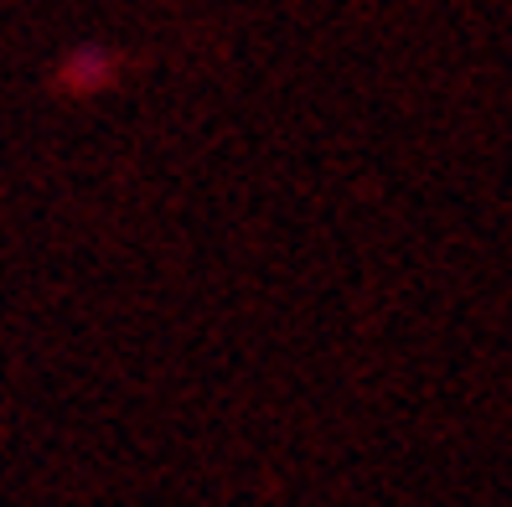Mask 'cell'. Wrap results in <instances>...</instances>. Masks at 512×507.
<instances>
[{
	"instance_id": "obj_1",
	"label": "cell",
	"mask_w": 512,
	"mask_h": 507,
	"mask_svg": "<svg viewBox=\"0 0 512 507\" xmlns=\"http://www.w3.org/2000/svg\"><path fill=\"white\" fill-rule=\"evenodd\" d=\"M109 73H114V68H109L104 52H78L73 63H68V78H73L78 88H83V78H109Z\"/></svg>"
}]
</instances>
